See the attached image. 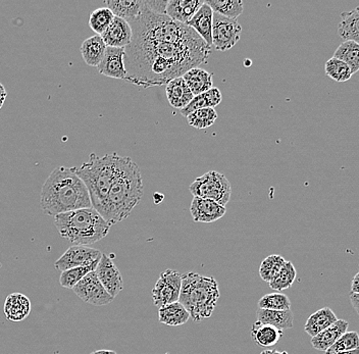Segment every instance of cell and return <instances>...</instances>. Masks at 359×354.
<instances>
[{"label": "cell", "mask_w": 359, "mask_h": 354, "mask_svg": "<svg viewBox=\"0 0 359 354\" xmlns=\"http://www.w3.org/2000/svg\"><path fill=\"white\" fill-rule=\"evenodd\" d=\"M98 263L91 264V266H79V268H74L62 272V275L60 277V285L64 287V288L73 289L85 275L95 271Z\"/></svg>", "instance_id": "obj_35"}, {"label": "cell", "mask_w": 359, "mask_h": 354, "mask_svg": "<svg viewBox=\"0 0 359 354\" xmlns=\"http://www.w3.org/2000/svg\"><path fill=\"white\" fill-rule=\"evenodd\" d=\"M186 118H187L188 124L190 126L196 128V129L203 130L215 124L217 118V113L212 107H208V109L193 111Z\"/></svg>", "instance_id": "obj_37"}, {"label": "cell", "mask_w": 359, "mask_h": 354, "mask_svg": "<svg viewBox=\"0 0 359 354\" xmlns=\"http://www.w3.org/2000/svg\"><path fill=\"white\" fill-rule=\"evenodd\" d=\"M260 354H288L286 351L273 350V349H268V350H264Z\"/></svg>", "instance_id": "obj_44"}, {"label": "cell", "mask_w": 359, "mask_h": 354, "mask_svg": "<svg viewBox=\"0 0 359 354\" xmlns=\"http://www.w3.org/2000/svg\"><path fill=\"white\" fill-rule=\"evenodd\" d=\"M165 93L168 102L175 109H183L194 98L183 77L176 78L168 82L165 86Z\"/></svg>", "instance_id": "obj_20"}, {"label": "cell", "mask_w": 359, "mask_h": 354, "mask_svg": "<svg viewBox=\"0 0 359 354\" xmlns=\"http://www.w3.org/2000/svg\"><path fill=\"white\" fill-rule=\"evenodd\" d=\"M90 354H109V350H97Z\"/></svg>", "instance_id": "obj_46"}, {"label": "cell", "mask_w": 359, "mask_h": 354, "mask_svg": "<svg viewBox=\"0 0 359 354\" xmlns=\"http://www.w3.org/2000/svg\"><path fill=\"white\" fill-rule=\"evenodd\" d=\"M189 191L194 197L210 199L226 206L231 198L232 188L224 175L217 171L206 172L191 184Z\"/></svg>", "instance_id": "obj_7"}, {"label": "cell", "mask_w": 359, "mask_h": 354, "mask_svg": "<svg viewBox=\"0 0 359 354\" xmlns=\"http://www.w3.org/2000/svg\"><path fill=\"white\" fill-rule=\"evenodd\" d=\"M109 354H116L114 351L109 350Z\"/></svg>", "instance_id": "obj_47"}, {"label": "cell", "mask_w": 359, "mask_h": 354, "mask_svg": "<svg viewBox=\"0 0 359 354\" xmlns=\"http://www.w3.org/2000/svg\"><path fill=\"white\" fill-rule=\"evenodd\" d=\"M191 319L189 313L181 302L165 304L158 309V320L161 324L170 327L185 325Z\"/></svg>", "instance_id": "obj_23"}, {"label": "cell", "mask_w": 359, "mask_h": 354, "mask_svg": "<svg viewBox=\"0 0 359 354\" xmlns=\"http://www.w3.org/2000/svg\"><path fill=\"white\" fill-rule=\"evenodd\" d=\"M212 78L213 74L198 67L189 69L183 75L184 81L194 96L210 90L212 88Z\"/></svg>", "instance_id": "obj_24"}, {"label": "cell", "mask_w": 359, "mask_h": 354, "mask_svg": "<svg viewBox=\"0 0 359 354\" xmlns=\"http://www.w3.org/2000/svg\"><path fill=\"white\" fill-rule=\"evenodd\" d=\"M203 4L202 0H170L168 1L165 15L172 21L187 25Z\"/></svg>", "instance_id": "obj_16"}, {"label": "cell", "mask_w": 359, "mask_h": 354, "mask_svg": "<svg viewBox=\"0 0 359 354\" xmlns=\"http://www.w3.org/2000/svg\"><path fill=\"white\" fill-rule=\"evenodd\" d=\"M296 277H297V272L295 266L291 261H286L277 275L269 282V287L276 291L286 290L293 285Z\"/></svg>", "instance_id": "obj_32"}, {"label": "cell", "mask_w": 359, "mask_h": 354, "mask_svg": "<svg viewBox=\"0 0 359 354\" xmlns=\"http://www.w3.org/2000/svg\"><path fill=\"white\" fill-rule=\"evenodd\" d=\"M257 322L271 325L280 330H288L293 328L294 315L291 309L289 311H268L259 308L257 313Z\"/></svg>", "instance_id": "obj_25"}, {"label": "cell", "mask_w": 359, "mask_h": 354, "mask_svg": "<svg viewBox=\"0 0 359 354\" xmlns=\"http://www.w3.org/2000/svg\"><path fill=\"white\" fill-rule=\"evenodd\" d=\"M182 288V275L177 271H163L152 290L154 306H161L179 301Z\"/></svg>", "instance_id": "obj_9"}, {"label": "cell", "mask_w": 359, "mask_h": 354, "mask_svg": "<svg viewBox=\"0 0 359 354\" xmlns=\"http://www.w3.org/2000/svg\"><path fill=\"white\" fill-rule=\"evenodd\" d=\"M120 158L116 152L103 156L91 154L89 161L83 163L80 168H75L76 174L88 189L92 207L98 212L103 207L116 178Z\"/></svg>", "instance_id": "obj_6"}, {"label": "cell", "mask_w": 359, "mask_h": 354, "mask_svg": "<svg viewBox=\"0 0 359 354\" xmlns=\"http://www.w3.org/2000/svg\"><path fill=\"white\" fill-rule=\"evenodd\" d=\"M31 301L22 293H13L8 295L4 304V313L11 322H22L28 318L31 313Z\"/></svg>", "instance_id": "obj_18"}, {"label": "cell", "mask_w": 359, "mask_h": 354, "mask_svg": "<svg viewBox=\"0 0 359 354\" xmlns=\"http://www.w3.org/2000/svg\"><path fill=\"white\" fill-rule=\"evenodd\" d=\"M251 337L260 347H271L282 339L283 331L271 325L255 322L251 328Z\"/></svg>", "instance_id": "obj_27"}, {"label": "cell", "mask_w": 359, "mask_h": 354, "mask_svg": "<svg viewBox=\"0 0 359 354\" xmlns=\"http://www.w3.org/2000/svg\"><path fill=\"white\" fill-rule=\"evenodd\" d=\"M219 295V284L215 278L193 272L182 275L179 302L187 309L193 322L210 319L217 308Z\"/></svg>", "instance_id": "obj_5"}, {"label": "cell", "mask_w": 359, "mask_h": 354, "mask_svg": "<svg viewBox=\"0 0 359 354\" xmlns=\"http://www.w3.org/2000/svg\"><path fill=\"white\" fill-rule=\"evenodd\" d=\"M332 354H359V348L352 351H343V353H337Z\"/></svg>", "instance_id": "obj_45"}, {"label": "cell", "mask_w": 359, "mask_h": 354, "mask_svg": "<svg viewBox=\"0 0 359 354\" xmlns=\"http://www.w3.org/2000/svg\"><path fill=\"white\" fill-rule=\"evenodd\" d=\"M338 318L330 308L318 309L307 319L304 330L311 338L335 324Z\"/></svg>", "instance_id": "obj_26"}, {"label": "cell", "mask_w": 359, "mask_h": 354, "mask_svg": "<svg viewBox=\"0 0 359 354\" xmlns=\"http://www.w3.org/2000/svg\"><path fill=\"white\" fill-rule=\"evenodd\" d=\"M325 75L338 83L347 82L351 79L352 72L342 60L336 57L330 58L325 64Z\"/></svg>", "instance_id": "obj_33"}, {"label": "cell", "mask_w": 359, "mask_h": 354, "mask_svg": "<svg viewBox=\"0 0 359 354\" xmlns=\"http://www.w3.org/2000/svg\"><path fill=\"white\" fill-rule=\"evenodd\" d=\"M349 298L354 311H355L359 315V294H358V293H350Z\"/></svg>", "instance_id": "obj_41"}, {"label": "cell", "mask_w": 359, "mask_h": 354, "mask_svg": "<svg viewBox=\"0 0 359 354\" xmlns=\"http://www.w3.org/2000/svg\"><path fill=\"white\" fill-rule=\"evenodd\" d=\"M258 306L268 311H289L291 308V301L287 295L282 293H269L260 298Z\"/></svg>", "instance_id": "obj_38"}, {"label": "cell", "mask_w": 359, "mask_h": 354, "mask_svg": "<svg viewBox=\"0 0 359 354\" xmlns=\"http://www.w3.org/2000/svg\"><path fill=\"white\" fill-rule=\"evenodd\" d=\"M107 48V44L104 43L101 36L95 35L85 40L80 50L85 62L90 67L97 68L104 57Z\"/></svg>", "instance_id": "obj_22"}, {"label": "cell", "mask_w": 359, "mask_h": 354, "mask_svg": "<svg viewBox=\"0 0 359 354\" xmlns=\"http://www.w3.org/2000/svg\"><path fill=\"white\" fill-rule=\"evenodd\" d=\"M55 225L62 238L81 246L102 240L111 228V224L93 207L58 215L55 217Z\"/></svg>", "instance_id": "obj_4"}, {"label": "cell", "mask_w": 359, "mask_h": 354, "mask_svg": "<svg viewBox=\"0 0 359 354\" xmlns=\"http://www.w3.org/2000/svg\"><path fill=\"white\" fill-rule=\"evenodd\" d=\"M204 2L212 8L213 13H219L229 19H237L244 10L243 2L241 0H212Z\"/></svg>", "instance_id": "obj_31"}, {"label": "cell", "mask_w": 359, "mask_h": 354, "mask_svg": "<svg viewBox=\"0 0 359 354\" xmlns=\"http://www.w3.org/2000/svg\"><path fill=\"white\" fill-rule=\"evenodd\" d=\"M286 259L279 254L269 255L262 261L259 266V275L264 282L269 283L280 272Z\"/></svg>", "instance_id": "obj_36"}, {"label": "cell", "mask_w": 359, "mask_h": 354, "mask_svg": "<svg viewBox=\"0 0 359 354\" xmlns=\"http://www.w3.org/2000/svg\"><path fill=\"white\" fill-rule=\"evenodd\" d=\"M114 15L107 8H100L90 13L89 26L97 35H102L114 21Z\"/></svg>", "instance_id": "obj_34"}, {"label": "cell", "mask_w": 359, "mask_h": 354, "mask_svg": "<svg viewBox=\"0 0 359 354\" xmlns=\"http://www.w3.org/2000/svg\"><path fill=\"white\" fill-rule=\"evenodd\" d=\"M351 293H358L359 294V272L354 275L351 283Z\"/></svg>", "instance_id": "obj_43"}, {"label": "cell", "mask_w": 359, "mask_h": 354, "mask_svg": "<svg viewBox=\"0 0 359 354\" xmlns=\"http://www.w3.org/2000/svg\"><path fill=\"white\" fill-rule=\"evenodd\" d=\"M334 57L342 60L351 69L352 75L359 71V44L354 41H344L337 48Z\"/></svg>", "instance_id": "obj_30"}, {"label": "cell", "mask_w": 359, "mask_h": 354, "mask_svg": "<svg viewBox=\"0 0 359 354\" xmlns=\"http://www.w3.org/2000/svg\"><path fill=\"white\" fill-rule=\"evenodd\" d=\"M131 25L126 47L128 82L142 88L167 85L208 60L212 47L187 25L145 8Z\"/></svg>", "instance_id": "obj_1"}, {"label": "cell", "mask_w": 359, "mask_h": 354, "mask_svg": "<svg viewBox=\"0 0 359 354\" xmlns=\"http://www.w3.org/2000/svg\"><path fill=\"white\" fill-rule=\"evenodd\" d=\"M95 273L100 283L112 297H116L120 294L123 289V277L118 266L109 255L102 253L100 263L96 266Z\"/></svg>", "instance_id": "obj_12"}, {"label": "cell", "mask_w": 359, "mask_h": 354, "mask_svg": "<svg viewBox=\"0 0 359 354\" xmlns=\"http://www.w3.org/2000/svg\"><path fill=\"white\" fill-rule=\"evenodd\" d=\"M100 250L88 246L73 245L55 261L56 270L65 272L79 266H91L100 261Z\"/></svg>", "instance_id": "obj_11"}, {"label": "cell", "mask_w": 359, "mask_h": 354, "mask_svg": "<svg viewBox=\"0 0 359 354\" xmlns=\"http://www.w3.org/2000/svg\"><path fill=\"white\" fill-rule=\"evenodd\" d=\"M349 324L345 320H338L335 324L329 328L320 332L318 335L311 338V345L314 349L318 351H327L335 344L337 340L346 333Z\"/></svg>", "instance_id": "obj_19"}, {"label": "cell", "mask_w": 359, "mask_h": 354, "mask_svg": "<svg viewBox=\"0 0 359 354\" xmlns=\"http://www.w3.org/2000/svg\"><path fill=\"white\" fill-rule=\"evenodd\" d=\"M226 207L210 199L194 197L190 212L195 223H213L226 215Z\"/></svg>", "instance_id": "obj_14"}, {"label": "cell", "mask_w": 359, "mask_h": 354, "mask_svg": "<svg viewBox=\"0 0 359 354\" xmlns=\"http://www.w3.org/2000/svg\"><path fill=\"white\" fill-rule=\"evenodd\" d=\"M359 348V334L358 332H346L343 334L335 344L327 349L325 354L343 353V351H352Z\"/></svg>", "instance_id": "obj_39"}, {"label": "cell", "mask_w": 359, "mask_h": 354, "mask_svg": "<svg viewBox=\"0 0 359 354\" xmlns=\"http://www.w3.org/2000/svg\"><path fill=\"white\" fill-rule=\"evenodd\" d=\"M6 97H8V91L6 90L4 85L0 83V109H1L2 107H4Z\"/></svg>", "instance_id": "obj_42"}, {"label": "cell", "mask_w": 359, "mask_h": 354, "mask_svg": "<svg viewBox=\"0 0 359 354\" xmlns=\"http://www.w3.org/2000/svg\"><path fill=\"white\" fill-rule=\"evenodd\" d=\"M101 38L107 47L126 48L131 43V25L121 18L114 17V21L109 25L107 30L101 35Z\"/></svg>", "instance_id": "obj_15"}, {"label": "cell", "mask_w": 359, "mask_h": 354, "mask_svg": "<svg viewBox=\"0 0 359 354\" xmlns=\"http://www.w3.org/2000/svg\"><path fill=\"white\" fill-rule=\"evenodd\" d=\"M222 100H223V95H222L221 90L217 87H215V88L212 87L210 90L194 96L189 104L181 109V114L184 116H187L193 111H198V109H208V107L215 109L217 105L221 103Z\"/></svg>", "instance_id": "obj_29"}, {"label": "cell", "mask_w": 359, "mask_h": 354, "mask_svg": "<svg viewBox=\"0 0 359 354\" xmlns=\"http://www.w3.org/2000/svg\"><path fill=\"white\" fill-rule=\"evenodd\" d=\"M213 12L212 8L204 2L203 6L187 23L208 46H212Z\"/></svg>", "instance_id": "obj_17"}, {"label": "cell", "mask_w": 359, "mask_h": 354, "mask_svg": "<svg viewBox=\"0 0 359 354\" xmlns=\"http://www.w3.org/2000/svg\"><path fill=\"white\" fill-rule=\"evenodd\" d=\"M40 196V207L47 216L92 207L88 189L76 174L75 168L53 170L45 181Z\"/></svg>", "instance_id": "obj_2"}, {"label": "cell", "mask_w": 359, "mask_h": 354, "mask_svg": "<svg viewBox=\"0 0 359 354\" xmlns=\"http://www.w3.org/2000/svg\"><path fill=\"white\" fill-rule=\"evenodd\" d=\"M145 8L151 12L165 15L167 10L168 1L165 0H150V1H144Z\"/></svg>", "instance_id": "obj_40"}, {"label": "cell", "mask_w": 359, "mask_h": 354, "mask_svg": "<svg viewBox=\"0 0 359 354\" xmlns=\"http://www.w3.org/2000/svg\"><path fill=\"white\" fill-rule=\"evenodd\" d=\"M338 35L344 41H354L359 44V6L341 15Z\"/></svg>", "instance_id": "obj_28"}, {"label": "cell", "mask_w": 359, "mask_h": 354, "mask_svg": "<svg viewBox=\"0 0 359 354\" xmlns=\"http://www.w3.org/2000/svg\"><path fill=\"white\" fill-rule=\"evenodd\" d=\"M105 4L114 17L121 18L127 22L133 21L144 10V1L141 0H107Z\"/></svg>", "instance_id": "obj_21"}, {"label": "cell", "mask_w": 359, "mask_h": 354, "mask_svg": "<svg viewBox=\"0 0 359 354\" xmlns=\"http://www.w3.org/2000/svg\"><path fill=\"white\" fill-rule=\"evenodd\" d=\"M72 290L82 301L92 306H107L114 299L100 283L95 271L85 275Z\"/></svg>", "instance_id": "obj_10"}, {"label": "cell", "mask_w": 359, "mask_h": 354, "mask_svg": "<svg viewBox=\"0 0 359 354\" xmlns=\"http://www.w3.org/2000/svg\"><path fill=\"white\" fill-rule=\"evenodd\" d=\"M125 48L107 47L104 57L97 67L100 75L114 79L127 80V69L125 68Z\"/></svg>", "instance_id": "obj_13"}, {"label": "cell", "mask_w": 359, "mask_h": 354, "mask_svg": "<svg viewBox=\"0 0 359 354\" xmlns=\"http://www.w3.org/2000/svg\"><path fill=\"white\" fill-rule=\"evenodd\" d=\"M242 27L237 20L213 13L212 46L219 51L233 48L241 37Z\"/></svg>", "instance_id": "obj_8"}, {"label": "cell", "mask_w": 359, "mask_h": 354, "mask_svg": "<svg viewBox=\"0 0 359 354\" xmlns=\"http://www.w3.org/2000/svg\"><path fill=\"white\" fill-rule=\"evenodd\" d=\"M144 193L142 176L135 161L121 156L118 172L100 214L111 226L125 221Z\"/></svg>", "instance_id": "obj_3"}]
</instances>
